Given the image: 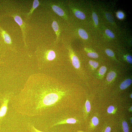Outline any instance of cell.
<instances>
[{"mask_svg": "<svg viewBox=\"0 0 132 132\" xmlns=\"http://www.w3.org/2000/svg\"><path fill=\"white\" fill-rule=\"evenodd\" d=\"M50 79L45 75L38 73L25 88L24 103L32 116L41 114L66 95V91L57 87L52 88Z\"/></svg>", "mask_w": 132, "mask_h": 132, "instance_id": "1", "label": "cell"}, {"mask_svg": "<svg viewBox=\"0 0 132 132\" xmlns=\"http://www.w3.org/2000/svg\"><path fill=\"white\" fill-rule=\"evenodd\" d=\"M14 95L12 92H0V125L5 119L9 102Z\"/></svg>", "mask_w": 132, "mask_h": 132, "instance_id": "2", "label": "cell"}, {"mask_svg": "<svg viewBox=\"0 0 132 132\" xmlns=\"http://www.w3.org/2000/svg\"><path fill=\"white\" fill-rule=\"evenodd\" d=\"M10 16L13 18V19L17 23L20 27L22 34L23 41L25 47H27L26 42V25L25 22L21 18L18 14L17 13H13L10 15Z\"/></svg>", "mask_w": 132, "mask_h": 132, "instance_id": "3", "label": "cell"}, {"mask_svg": "<svg viewBox=\"0 0 132 132\" xmlns=\"http://www.w3.org/2000/svg\"><path fill=\"white\" fill-rule=\"evenodd\" d=\"M50 5L53 11L59 16L65 20H68V16L66 11L60 3L53 2L50 3Z\"/></svg>", "mask_w": 132, "mask_h": 132, "instance_id": "4", "label": "cell"}, {"mask_svg": "<svg viewBox=\"0 0 132 132\" xmlns=\"http://www.w3.org/2000/svg\"><path fill=\"white\" fill-rule=\"evenodd\" d=\"M68 49L70 56L73 66L76 69H78L80 67V64L78 57L75 54L70 47L68 48Z\"/></svg>", "mask_w": 132, "mask_h": 132, "instance_id": "5", "label": "cell"}, {"mask_svg": "<svg viewBox=\"0 0 132 132\" xmlns=\"http://www.w3.org/2000/svg\"><path fill=\"white\" fill-rule=\"evenodd\" d=\"M69 7L75 15L77 18L83 20L85 18V16L84 13L82 12L77 10L71 4L69 5Z\"/></svg>", "mask_w": 132, "mask_h": 132, "instance_id": "6", "label": "cell"}, {"mask_svg": "<svg viewBox=\"0 0 132 132\" xmlns=\"http://www.w3.org/2000/svg\"><path fill=\"white\" fill-rule=\"evenodd\" d=\"M52 27L55 32L57 36L56 41V42L57 41L59 38L61 32L60 28L57 22L55 20L53 21L52 24Z\"/></svg>", "mask_w": 132, "mask_h": 132, "instance_id": "7", "label": "cell"}, {"mask_svg": "<svg viewBox=\"0 0 132 132\" xmlns=\"http://www.w3.org/2000/svg\"><path fill=\"white\" fill-rule=\"evenodd\" d=\"M40 3L38 0H34L33 2V6L30 11L28 13L25 14V17L27 19L30 18L34 11L38 7Z\"/></svg>", "mask_w": 132, "mask_h": 132, "instance_id": "8", "label": "cell"}, {"mask_svg": "<svg viewBox=\"0 0 132 132\" xmlns=\"http://www.w3.org/2000/svg\"><path fill=\"white\" fill-rule=\"evenodd\" d=\"M76 120L75 119L71 118L58 122L53 125L52 127L61 124L66 123L75 124L77 122Z\"/></svg>", "mask_w": 132, "mask_h": 132, "instance_id": "9", "label": "cell"}, {"mask_svg": "<svg viewBox=\"0 0 132 132\" xmlns=\"http://www.w3.org/2000/svg\"><path fill=\"white\" fill-rule=\"evenodd\" d=\"M132 83V80L130 79H127L122 82L120 86V88L123 90L127 88Z\"/></svg>", "mask_w": 132, "mask_h": 132, "instance_id": "10", "label": "cell"}, {"mask_svg": "<svg viewBox=\"0 0 132 132\" xmlns=\"http://www.w3.org/2000/svg\"><path fill=\"white\" fill-rule=\"evenodd\" d=\"M79 35L81 38L84 40H87L88 37V35L86 31L82 29H79L78 31Z\"/></svg>", "mask_w": 132, "mask_h": 132, "instance_id": "11", "label": "cell"}, {"mask_svg": "<svg viewBox=\"0 0 132 132\" xmlns=\"http://www.w3.org/2000/svg\"><path fill=\"white\" fill-rule=\"evenodd\" d=\"M116 73L113 71L109 72L106 77V79L108 82L112 81L115 77Z\"/></svg>", "mask_w": 132, "mask_h": 132, "instance_id": "12", "label": "cell"}, {"mask_svg": "<svg viewBox=\"0 0 132 132\" xmlns=\"http://www.w3.org/2000/svg\"><path fill=\"white\" fill-rule=\"evenodd\" d=\"M28 129L31 132H43L36 129L31 124H28Z\"/></svg>", "mask_w": 132, "mask_h": 132, "instance_id": "13", "label": "cell"}, {"mask_svg": "<svg viewBox=\"0 0 132 132\" xmlns=\"http://www.w3.org/2000/svg\"><path fill=\"white\" fill-rule=\"evenodd\" d=\"M122 126L124 132H129V128L127 123L125 121L122 122Z\"/></svg>", "mask_w": 132, "mask_h": 132, "instance_id": "14", "label": "cell"}, {"mask_svg": "<svg viewBox=\"0 0 132 132\" xmlns=\"http://www.w3.org/2000/svg\"><path fill=\"white\" fill-rule=\"evenodd\" d=\"M85 106L86 112L87 113H88L90 111L91 109V105L89 101H86L85 104Z\"/></svg>", "mask_w": 132, "mask_h": 132, "instance_id": "15", "label": "cell"}, {"mask_svg": "<svg viewBox=\"0 0 132 132\" xmlns=\"http://www.w3.org/2000/svg\"><path fill=\"white\" fill-rule=\"evenodd\" d=\"M88 57L93 58H97L99 57L98 54L95 52H89L87 54Z\"/></svg>", "mask_w": 132, "mask_h": 132, "instance_id": "16", "label": "cell"}, {"mask_svg": "<svg viewBox=\"0 0 132 132\" xmlns=\"http://www.w3.org/2000/svg\"><path fill=\"white\" fill-rule=\"evenodd\" d=\"M107 70L106 67L103 66L101 67L99 70V73L101 75H104L106 73Z\"/></svg>", "mask_w": 132, "mask_h": 132, "instance_id": "17", "label": "cell"}, {"mask_svg": "<svg viewBox=\"0 0 132 132\" xmlns=\"http://www.w3.org/2000/svg\"><path fill=\"white\" fill-rule=\"evenodd\" d=\"M106 34L109 37L113 38L114 37V35L113 32L110 30L108 29H107L105 31Z\"/></svg>", "mask_w": 132, "mask_h": 132, "instance_id": "18", "label": "cell"}, {"mask_svg": "<svg viewBox=\"0 0 132 132\" xmlns=\"http://www.w3.org/2000/svg\"><path fill=\"white\" fill-rule=\"evenodd\" d=\"M92 17L95 25H97L98 24V18L97 14L93 13L92 14Z\"/></svg>", "mask_w": 132, "mask_h": 132, "instance_id": "19", "label": "cell"}, {"mask_svg": "<svg viewBox=\"0 0 132 132\" xmlns=\"http://www.w3.org/2000/svg\"><path fill=\"white\" fill-rule=\"evenodd\" d=\"M89 63L94 68H97L98 66V63L97 62L90 60L89 62Z\"/></svg>", "mask_w": 132, "mask_h": 132, "instance_id": "20", "label": "cell"}, {"mask_svg": "<svg viewBox=\"0 0 132 132\" xmlns=\"http://www.w3.org/2000/svg\"><path fill=\"white\" fill-rule=\"evenodd\" d=\"M92 123L94 126H96L99 123L98 119L96 117H94L92 119Z\"/></svg>", "mask_w": 132, "mask_h": 132, "instance_id": "21", "label": "cell"}, {"mask_svg": "<svg viewBox=\"0 0 132 132\" xmlns=\"http://www.w3.org/2000/svg\"><path fill=\"white\" fill-rule=\"evenodd\" d=\"M106 53L109 56L113 57L114 56V54L113 51L109 49H107L106 50Z\"/></svg>", "mask_w": 132, "mask_h": 132, "instance_id": "22", "label": "cell"}, {"mask_svg": "<svg viewBox=\"0 0 132 132\" xmlns=\"http://www.w3.org/2000/svg\"><path fill=\"white\" fill-rule=\"evenodd\" d=\"M106 15L107 19L111 22H113V19L111 14L108 13L106 14Z\"/></svg>", "mask_w": 132, "mask_h": 132, "instance_id": "23", "label": "cell"}, {"mask_svg": "<svg viewBox=\"0 0 132 132\" xmlns=\"http://www.w3.org/2000/svg\"><path fill=\"white\" fill-rule=\"evenodd\" d=\"M114 109V107L112 106H110L108 108L107 110V112L109 113H112Z\"/></svg>", "mask_w": 132, "mask_h": 132, "instance_id": "24", "label": "cell"}, {"mask_svg": "<svg viewBox=\"0 0 132 132\" xmlns=\"http://www.w3.org/2000/svg\"><path fill=\"white\" fill-rule=\"evenodd\" d=\"M117 16L119 19H122L124 17V15L123 13L119 11L117 13Z\"/></svg>", "mask_w": 132, "mask_h": 132, "instance_id": "25", "label": "cell"}, {"mask_svg": "<svg viewBox=\"0 0 132 132\" xmlns=\"http://www.w3.org/2000/svg\"><path fill=\"white\" fill-rule=\"evenodd\" d=\"M126 59L127 61L128 62L132 64V57L131 56L129 55H127L126 57Z\"/></svg>", "mask_w": 132, "mask_h": 132, "instance_id": "26", "label": "cell"}, {"mask_svg": "<svg viewBox=\"0 0 132 132\" xmlns=\"http://www.w3.org/2000/svg\"><path fill=\"white\" fill-rule=\"evenodd\" d=\"M111 128L110 127H108L106 128L104 132H110Z\"/></svg>", "mask_w": 132, "mask_h": 132, "instance_id": "27", "label": "cell"}, {"mask_svg": "<svg viewBox=\"0 0 132 132\" xmlns=\"http://www.w3.org/2000/svg\"><path fill=\"white\" fill-rule=\"evenodd\" d=\"M132 94H131V98H132Z\"/></svg>", "mask_w": 132, "mask_h": 132, "instance_id": "28", "label": "cell"}, {"mask_svg": "<svg viewBox=\"0 0 132 132\" xmlns=\"http://www.w3.org/2000/svg\"><path fill=\"white\" fill-rule=\"evenodd\" d=\"M131 111H132V107H131Z\"/></svg>", "mask_w": 132, "mask_h": 132, "instance_id": "29", "label": "cell"}, {"mask_svg": "<svg viewBox=\"0 0 132 132\" xmlns=\"http://www.w3.org/2000/svg\"><path fill=\"white\" fill-rule=\"evenodd\" d=\"M131 123H132V119H131Z\"/></svg>", "mask_w": 132, "mask_h": 132, "instance_id": "30", "label": "cell"}, {"mask_svg": "<svg viewBox=\"0 0 132 132\" xmlns=\"http://www.w3.org/2000/svg\"><path fill=\"white\" fill-rule=\"evenodd\" d=\"M0 132H1L0 131Z\"/></svg>", "mask_w": 132, "mask_h": 132, "instance_id": "31", "label": "cell"}]
</instances>
